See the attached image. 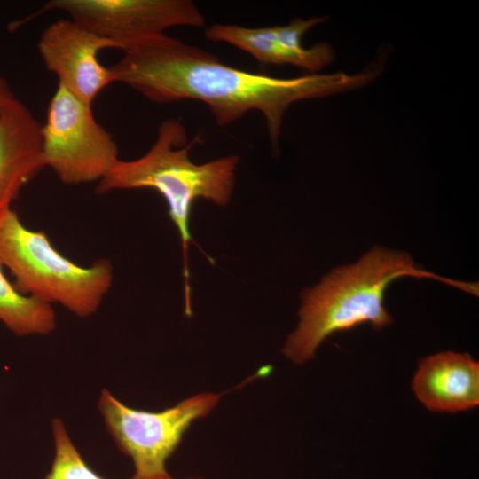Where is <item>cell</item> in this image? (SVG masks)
<instances>
[{
  "label": "cell",
  "mask_w": 479,
  "mask_h": 479,
  "mask_svg": "<svg viewBox=\"0 0 479 479\" xmlns=\"http://www.w3.org/2000/svg\"><path fill=\"white\" fill-rule=\"evenodd\" d=\"M110 68L115 82L130 86L154 103L203 102L219 126L229 125L250 111L261 112L276 153L283 118L291 104L356 90L382 70L374 64L355 75L338 72L278 78L230 67L214 54L165 34L130 45Z\"/></svg>",
  "instance_id": "cell-1"
},
{
  "label": "cell",
  "mask_w": 479,
  "mask_h": 479,
  "mask_svg": "<svg viewBox=\"0 0 479 479\" xmlns=\"http://www.w3.org/2000/svg\"><path fill=\"white\" fill-rule=\"evenodd\" d=\"M435 279L472 294L477 283L449 279L418 269L406 253L374 247L357 263L339 267L302 295L300 321L282 349L296 364L313 358L316 349L329 335L370 323L381 330L392 322L384 307L388 286L401 277Z\"/></svg>",
  "instance_id": "cell-2"
},
{
  "label": "cell",
  "mask_w": 479,
  "mask_h": 479,
  "mask_svg": "<svg viewBox=\"0 0 479 479\" xmlns=\"http://www.w3.org/2000/svg\"><path fill=\"white\" fill-rule=\"evenodd\" d=\"M194 139L187 144L184 124L177 119L163 121L150 150L132 161L119 160L98 183L97 194L114 190L150 188L165 199L169 216L178 230L184 257L185 314L192 316L190 271L187 253L190 241L189 218L192 203L203 198L217 206L227 205L232 198L235 171L240 159L229 155L204 164L189 158Z\"/></svg>",
  "instance_id": "cell-3"
},
{
  "label": "cell",
  "mask_w": 479,
  "mask_h": 479,
  "mask_svg": "<svg viewBox=\"0 0 479 479\" xmlns=\"http://www.w3.org/2000/svg\"><path fill=\"white\" fill-rule=\"evenodd\" d=\"M0 259L20 293L61 304L80 318L94 314L112 286L110 261L99 259L89 267L73 263L44 232L27 228L12 208L0 217Z\"/></svg>",
  "instance_id": "cell-4"
},
{
  "label": "cell",
  "mask_w": 479,
  "mask_h": 479,
  "mask_svg": "<svg viewBox=\"0 0 479 479\" xmlns=\"http://www.w3.org/2000/svg\"><path fill=\"white\" fill-rule=\"evenodd\" d=\"M223 394L201 393L161 412L126 406L103 389L98 409L118 448L133 461L131 479H163L166 461L176 451L190 425L207 416Z\"/></svg>",
  "instance_id": "cell-5"
},
{
  "label": "cell",
  "mask_w": 479,
  "mask_h": 479,
  "mask_svg": "<svg viewBox=\"0 0 479 479\" xmlns=\"http://www.w3.org/2000/svg\"><path fill=\"white\" fill-rule=\"evenodd\" d=\"M44 167L66 185L99 182L119 159L112 134L95 119L91 106L58 84L41 127Z\"/></svg>",
  "instance_id": "cell-6"
},
{
  "label": "cell",
  "mask_w": 479,
  "mask_h": 479,
  "mask_svg": "<svg viewBox=\"0 0 479 479\" xmlns=\"http://www.w3.org/2000/svg\"><path fill=\"white\" fill-rule=\"evenodd\" d=\"M51 10L67 12L91 32L116 42L123 51L170 27L206 24L190 0H51L31 17Z\"/></svg>",
  "instance_id": "cell-7"
},
{
  "label": "cell",
  "mask_w": 479,
  "mask_h": 479,
  "mask_svg": "<svg viewBox=\"0 0 479 479\" xmlns=\"http://www.w3.org/2000/svg\"><path fill=\"white\" fill-rule=\"evenodd\" d=\"M38 51L45 67L54 73L59 84L91 106L98 94L115 82L110 67L98 58L104 49H120L116 42L102 37L73 20H59L41 34Z\"/></svg>",
  "instance_id": "cell-8"
},
{
  "label": "cell",
  "mask_w": 479,
  "mask_h": 479,
  "mask_svg": "<svg viewBox=\"0 0 479 479\" xmlns=\"http://www.w3.org/2000/svg\"><path fill=\"white\" fill-rule=\"evenodd\" d=\"M41 127L18 98L0 113V217L44 167Z\"/></svg>",
  "instance_id": "cell-9"
},
{
  "label": "cell",
  "mask_w": 479,
  "mask_h": 479,
  "mask_svg": "<svg viewBox=\"0 0 479 479\" xmlns=\"http://www.w3.org/2000/svg\"><path fill=\"white\" fill-rule=\"evenodd\" d=\"M412 389L431 412L475 408L479 404V364L467 353L448 351L428 357L419 363Z\"/></svg>",
  "instance_id": "cell-10"
},
{
  "label": "cell",
  "mask_w": 479,
  "mask_h": 479,
  "mask_svg": "<svg viewBox=\"0 0 479 479\" xmlns=\"http://www.w3.org/2000/svg\"><path fill=\"white\" fill-rule=\"evenodd\" d=\"M212 42L232 45L264 65L290 64L310 72L321 70L334 59L333 47L318 43L299 53L289 50L275 34L273 26L247 27L232 24H214L205 30Z\"/></svg>",
  "instance_id": "cell-11"
},
{
  "label": "cell",
  "mask_w": 479,
  "mask_h": 479,
  "mask_svg": "<svg viewBox=\"0 0 479 479\" xmlns=\"http://www.w3.org/2000/svg\"><path fill=\"white\" fill-rule=\"evenodd\" d=\"M0 259V320L19 336L47 334L56 326L51 304L20 293L3 272Z\"/></svg>",
  "instance_id": "cell-12"
},
{
  "label": "cell",
  "mask_w": 479,
  "mask_h": 479,
  "mask_svg": "<svg viewBox=\"0 0 479 479\" xmlns=\"http://www.w3.org/2000/svg\"><path fill=\"white\" fill-rule=\"evenodd\" d=\"M52 435L55 457L50 472L43 479H106L84 461L61 420H53Z\"/></svg>",
  "instance_id": "cell-13"
},
{
  "label": "cell",
  "mask_w": 479,
  "mask_h": 479,
  "mask_svg": "<svg viewBox=\"0 0 479 479\" xmlns=\"http://www.w3.org/2000/svg\"><path fill=\"white\" fill-rule=\"evenodd\" d=\"M15 98L6 80L0 74V113Z\"/></svg>",
  "instance_id": "cell-14"
},
{
  "label": "cell",
  "mask_w": 479,
  "mask_h": 479,
  "mask_svg": "<svg viewBox=\"0 0 479 479\" xmlns=\"http://www.w3.org/2000/svg\"><path fill=\"white\" fill-rule=\"evenodd\" d=\"M163 479H173L170 475ZM189 479H202V478H189Z\"/></svg>",
  "instance_id": "cell-15"
}]
</instances>
